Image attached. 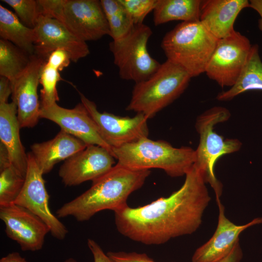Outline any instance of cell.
Returning <instances> with one entry per match:
<instances>
[{
  "label": "cell",
  "instance_id": "e0dca14e",
  "mask_svg": "<svg viewBox=\"0 0 262 262\" xmlns=\"http://www.w3.org/2000/svg\"><path fill=\"white\" fill-rule=\"evenodd\" d=\"M219 209L218 224L212 237L195 251L192 262H218L227 256L239 243L240 234L248 228L262 223V217H257L249 223L237 225L227 218L225 208L216 200Z\"/></svg>",
  "mask_w": 262,
  "mask_h": 262
},
{
  "label": "cell",
  "instance_id": "4fadbf2b",
  "mask_svg": "<svg viewBox=\"0 0 262 262\" xmlns=\"http://www.w3.org/2000/svg\"><path fill=\"white\" fill-rule=\"evenodd\" d=\"M0 218L5 224L7 236L18 243L23 251L42 249L46 235L50 232L41 218L15 203L0 206Z\"/></svg>",
  "mask_w": 262,
  "mask_h": 262
},
{
  "label": "cell",
  "instance_id": "2e32d148",
  "mask_svg": "<svg viewBox=\"0 0 262 262\" xmlns=\"http://www.w3.org/2000/svg\"><path fill=\"white\" fill-rule=\"evenodd\" d=\"M40 117L49 120L61 130L84 142L87 146L97 145L105 148L113 156L112 148L100 136L98 128L82 102L72 109H66L57 103L41 107Z\"/></svg>",
  "mask_w": 262,
  "mask_h": 262
},
{
  "label": "cell",
  "instance_id": "3957f363",
  "mask_svg": "<svg viewBox=\"0 0 262 262\" xmlns=\"http://www.w3.org/2000/svg\"><path fill=\"white\" fill-rule=\"evenodd\" d=\"M117 163L130 168L163 170L171 177L185 175L194 164L195 150L189 147H173L164 140L148 137L112 149Z\"/></svg>",
  "mask_w": 262,
  "mask_h": 262
},
{
  "label": "cell",
  "instance_id": "5b68a950",
  "mask_svg": "<svg viewBox=\"0 0 262 262\" xmlns=\"http://www.w3.org/2000/svg\"><path fill=\"white\" fill-rule=\"evenodd\" d=\"M191 79L181 67L166 60L149 78L135 83L126 110L152 118L182 94Z\"/></svg>",
  "mask_w": 262,
  "mask_h": 262
},
{
  "label": "cell",
  "instance_id": "8992f818",
  "mask_svg": "<svg viewBox=\"0 0 262 262\" xmlns=\"http://www.w3.org/2000/svg\"><path fill=\"white\" fill-rule=\"evenodd\" d=\"M230 116L227 108L216 106L199 115L196 122L199 142L195 150L194 165L200 171L206 183H209L214 190L216 200L220 199L223 186L215 175V164L220 157L238 151L242 146L238 139H225L214 130L216 125L227 121Z\"/></svg>",
  "mask_w": 262,
  "mask_h": 262
},
{
  "label": "cell",
  "instance_id": "7402d4cb",
  "mask_svg": "<svg viewBox=\"0 0 262 262\" xmlns=\"http://www.w3.org/2000/svg\"><path fill=\"white\" fill-rule=\"evenodd\" d=\"M0 37L31 55L34 54V29L23 24L17 16L0 5Z\"/></svg>",
  "mask_w": 262,
  "mask_h": 262
},
{
  "label": "cell",
  "instance_id": "6da1fadb",
  "mask_svg": "<svg viewBox=\"0 0 262 262\" xmlns=\"http://www.w3.org/2000/svg\"><path fill=\"white\" fill-rule=\"evenodd\" d=\"M206 183L194 164L180 188L169 196L136 208L127 205L114 212L117 230L125 237L147 245L163 244L192 234L201 225L211 201Z\"/></svg>",
  "mask_w": 262,
  "mask_h": 262
},
{
  "label": "cell",
  "instance_id": "5bb4252c",
  "mask_svg": "<svg viewBox=\"0 0 262 262\" xmlns=\"http://www.w3.org/2000/svg\"><path fill=\"white\" fill-rule=\"evenodd\" d=\"M114 157L107 149L88 146L68 159L60 167L59 176L67 186H76L99 178L115 165Z\"/></svg>",
  "mask_w": 262,
  "mask_h": 262
},
{
  "label": "cell",
  "instance_id": "d4e9b609",
  "mask_svg": "<svg viewBox=\"0 0 262 262\" xmlns=\"http://www.w3.org/2000/svg\"><path fill=\"white\" fill-rule=\"evenodd\" d=\"M113 40L125 36L134 24L120 0H101Z\"/></svg>",
  "mask_w": 262,
  "mask_h": 262
},
{
  "label": "cell",
  "instance_id": "836d02e7",
  "mask_svg": "<svg viewBox=\"0 0 262 262\" xmlns=\"http://www.w3.org/2000/svg\"><path fill=\"white\" fill-rule=\"evenodd\" d=\"M243 257V252L238 243L230 253L218 262H240Z\"/></svg>",
  "mask_w": 262,
  "mask_h": 262
},
{
  "label": "cell",
  "instance_id": "44dd1931",
  "mask_svg": "<svg viewBox=\"0 0 262 262\" xmlns=\"http://www.w3.org/2000/svg\"><path fill=\"white\" fill-rule=\"evenodd\" d=\"M250 90H262V62L257 44L252 46L246 64L235 84L228 90L219 93L216 98L229 100Z\"/></svg>",
  "mask_w": 262,
  "mask_h": 262
},
{
  "label": "cell",
  "instance_id": "277c9868",
  "mask_svg": "<svg viewBox=\"0 0 262 262\" xmlns=\"http://www.w3.org/2000/svg\"><path fill=\"white\" fill-rule=\"evenodd\" d=\"M218 40L199 20L181 22L165 34L161 48L192 78L205 72Z\"/></svg>",
  "mask_w": 262,
  "mask_h": 262
},
{
  "label": "cell",
  "instance_id": "f546056e",
  "mask_svg": "<svg viewBox=\"0 0 262 262\" xmlns=\"http://www.w3.org/2000/svg\"><path fill=\"white\" fill-rule=\"evenodd\" d=\"M107 254L113 262H156L145 253L109 251Z\"/></svg>",
  "mask_w": 262,
  "mask_h": 262
},
{
  "label": "cell",
  "instance_id": "f1b7e54d",
  "mask_svg": "<svg viewBox=\"0 0 262 262\" xmlns=\"http://www.w3.org/2000/svg\"><path fill=\"white\" fill-rule=\"evenodd\" d=\"M158 0H120L134 25L143 23L147 15L153 11Z\"/></svg>",
  "mask_w": 262,
  "mask_h": 262
},
{
  "label": "cell",
  "instance_id": "9a60e30c",
  "mask_svg": "<svg viewBox=\"0 0 262 262\" xmlns=\"http://www.w3.org/2000/svg\"><path fill=\"white\" fill-rule=\"evenodd\" d=\"M46 61L35 54L32 55L27 68L12 83V101L17 106V116L21 128L34 127L40 118L37 89Z\"/></svg>",
  "mask_w": 262,
  "mask_h": 262
},
{
  "label": "cell",
  "instance_id": "e575fe53",
  "mask_svg": "<svg viewBox=\"0 0 262 262\" xmlns=\"http://www.w3.org/2000/svg\"><path fill=\"white\" fill-rule=\"evenodd\" d=\"M12 165L8 151L5 146L0 143V170Z\"/></svg>",
  "mask_w": 262,
  "mask_h": 262
},
{
  "label": "cell",
  "instance_id": "8fae6325",
  "mask_svg": "<svg viewBox=\"0 0 262 262\" xmlns=\"http://www.w3.org/2000/svg\"><path fill=\"white\" fill-rule=\"evenodd\" d=\"M28 155V167L23 188L15 201L41 218L49 227L53 237L64 239L68 230L50 211L49 195L47 191L43 174L37 166L33 154Z\"/></svg>",
  "mask_w": 262,
  "mask_h": 262
},
{
  "label": "cell",
  "instance_id": "cb8c5ba5",
  "mask_svg": "<svg viewBox=\"0 0 262 262\" xmlns=\"http://www.w3.org/2000/svg\"><path fill=\"white\" fill-rule=\"evenodd\" d=\"M31 56L11 42L0 39V76L14 82L27 68Z\"/></svg>",
  "mask_w": 262,
  "mask_h": 262
},
{
  "label": "cell",
  "instance_id": "ba28073f",
  "mask_svg": "<svg viewBox=\"0 0 262 262\" xmlns=\"http://www.w3.org/2000/svg\"><path fill=\"white\" fill-rule=\"evenodd\" d=\"M152 34L147 25L136 24L125 36L110 42L114 62L122 79L139 82L149 78L158 69L161 64L153 58L147 50L148 40Z\"/></svg>",
  "mask_w": 262,
  "mask_h": 262
},
{
  "label": "cell",
  "instance_id": "74e56055",
  "mask_svg": "<svg viewBox=\"0 0 262 262\" xmlns=\"http://www.w3.org/2000/svg\"><path fill=\"white\" fill-rule=\"evenodd\" d=\"M64 262H77V261L73 258H69L66 260Z\"/></svg>",
  "mask_w": 262,
  "mask_h": 262
},
{
  "label": "cell",
  "instance_id": "603a6c76",
  "mask_svg": "<svg viewBox=\"0 0 262 262\" xmlns=\"http://www.w3.org/2000/svg\"><path fill=\"white\" fill-rule=\"evenodd\" d=\"M201 0H158L153 11L155 26L173 20H199Z\"/></svg>",
  "mask_w": 262,
  "mask_h": 262
},
{
  "label": "cell",
  "instance_id": "8d00e7d4",
  "mask_svg": "<svg viewBox=\"0 0 262 262\" xmlns=\"http://www.w3.org/2000/svg\"><path fill=\"white\" fill-rule=\"evenodd\" d=\"M249 7L256 11L261 16L259 20V27L262 32V0H251Z\"/></svg>",
  "mask_w": 262,
  "mask_h": 262
},
{
  "label": "cell",
  "instance_id": "1f68e13d",
  "mask_svg": "<svg viewBox=\"0 0 262 262\" xmlns=\"http://www.w3.org/2000/svg\"><path fill=\"white\" fill-rule=\"evenodd\" d=\"M87 246L92 253L94 262H113V261L105 253L100 246L94 240H87Z\"/></svg>",
  "mask_w": 262,
  "mask_h": 262
},
{
  "label": "cell",
  "instance_id": "7a4b0ae2",
  "mask_svg": "<svg viewBox=\"0 0 262 262\" xmlns=\"http://www.w3.org/2000/svg\"><path fill=\"white\" fill-rule=\"evenodd\" d=\"M150 174V170L133 169L117 163L92 181L89 189L58 209L57 216H72L83 222L103 210L118 211L128 205L130 195L143 186Z\"/></svg>",
  "mask_w": 262,
  "mask_h": 262
},
{
  "label": "cell",
  "instance_id": "52a82bcc",
  "mask_svg": "<svg viewBox=\"0 0 262 262\" xmlns=\"http://www.w3.org/2000/svg\"><path fill=\"white\" fill-rule=\"evenodd\" d=\"M42 15L61 22L73 34L86 42L110 32L100 0H39Z\"/></svg>",
  "mask_w": 262,
  "mask_h": 262
},
{
  "label": "cell",
  "instance_id": "4dcf8cb0",
  "mask_svg": "<svg viewBox=\"0 0 262 262\" xmlns=\"http://www.w3.org/2000/svg\"><path fill=\"white\" fill-rule=\"evenodd\" d=\"M71 59L69 54L63 49H57L53 51L49 56L47 63L57 68L60 71L67 67Z\"/></svg>",
  "mask_w": 262,
  "mask_h": 262
},
{
  "label": "cell",
  "instance_id": "484cf974",
  "mask_svg": "<svg viewBox=\"0 0 262 262\" xmlns=\"http://www.w3.org/2000/svg\"><path fill=\"white\" fill-rule=\"evenodd\" d=\"M25 180V177L12 165L0 170V206L15 203Z\"/></svg>",
  "mask_w": 262,
  "mask_h": 262
},
{
  "label": "cell",
  "instance_id": "4316f807",
  "mask_svg": "<svg viewBox=\"0 0 262 262\" xmlns=\"http://www.w3.org/2000/svg\"><path fill=\"white\" fill-rule=\"evenodd\" d=\"M59 71L47 61L44 64L39 80L42 87L40 90V108L50 106L59 100L57 90V83L62 80Z\"/></svg>",
  "mask_w": 262,
  "mask_h": 262
},
{
  "label": "cell",
  "instance_id": "d590c367",
  "mask_svg": "<svg viewBox=\"0 0 262 262\" xmlns=\"http://www.w3.org/2000/svg\"><path fill=\"white\" fill-rule=\"evenodd\" d=\"M0 262H27V261L19 253L13 252L0 259Z\"/></svg>",
  "mask_w": 262,
  "mask_h": 262
},
{
  "label": "cell",
  "instance_id": "d6a6232c",
  "mask_svg": "<svg viewBox=\"0 0 262 262\" xmlns=\"http://www.w3.org/2000/svg\"><path fill=\"white\" fill-rule=\"evenodd\" d=\"M12 93L11 81L7 78L0 76V104L8 102V99Z\"/></svg>",
  "mask_w": 262,
  "mask_h": 262
},
{
  "label": "cell",
  "instance_id": "ffe728a7",
  "mask_svg": "<svg viewBox=\"0 0 262 262\" xmlns=\"http://www.w3.org/2000/svg\"><path fill=\"white\" fill-rule=\"evenodd\" d=\"M20 126L16 103L0 104V140L7 149L11 164L26 177L28 155L20 140Z\"/></svg>",
  "mask_w": 262,
  "mask_h": 262
},
{
  "label": "cell",
  "instance_id": "9c48e42d",
  "mask_svg": "<svg viewBox=\"0 0 262 262\" xmlns=\"http://www.w3.org/2000/svg\"><path fill=\"white\" fill-rule=\"evenodd\" d=\"M252 45L249 39L235 30L218 39L205 73L222 87H232L247 61Z\"/></svg>",
  "mask_w": 262,
  "mask_h": 262
},
{
  "label": "cell",
  "instance_id": "30bf717a",
  "mask_svg": "<svg viewBox=\"0 0 262 262\" xmlns=\"http://www.w3.org/2000/svg\"><path fill=\"white\" fill-rule=\"evenodd\" d=\"M80 95L81 102L94 120L100 136L112 149L148 137V119L143 114L137 113L130 117L101 113L94 102L82 93Z\"/></svg>",
  "mask_w": 262,
  "mask_h": 262
},
{
  "label": "cell",
  "instance_id": "ac0fdd59",
  "mask_svg": "<svg viewBox=\"0 0 262 262\" xmlns=\"http://www.w3.org/2000/svg\"><path fill=\"white\" fill-rule=\"evenodd\" d=\"M249 7L247 0H204L200 5L199 21L218 39L234 31L233 25L239 13Z\"/></svg>",
  "mask_w": 262,
  "mask_h": 262
},
{
  "label": "cell",
  "instance_id": "d6986e66",
  "mask_svg": "<svg viewBox=\"0 0 262 262\" xmlns=\"http://www.w3.org/2000/svg\"><path fill=\"white\" fill-rule=\"evenodd\" d=\"M87 146L80 139L61 130L53 138L34 143L31 148L37 166L44 175L56 164L66 161Z\"/></svg>",
  "mask_w": 262,
  "mask_h": 262
},
{
  "label": "cell",
  "instance_id": "83f0119b",
  "mask_svg": "<svg viewBox=\"0 0 262 262\" xmlns=\"http://www.w3.org/2000/svg\"><path fill=\"white\" fill-rule=\"evenodd\" d=\"M15 11V14L25 26L34 29L42 9L39 0H2Z\"/></svg>",
  "mask_w": 262,
  "mask_h": 262
},
{
  "label": "cell",
  "instance_id": "7c38bea8",
  "mask_svg": "<svg viewBox=\"0 0 262 262\" xmlns=\"http://www.w3.org/2000/svg\"><path fill=\"white\" fill-rule=\"evenodd\" d=\"M34 30V54L46 61L53 51L57 49L66 51L73 62H77L90 53L86 42L75 36L55 18L41 15Z\"/></svg>",
  "mask_w": 262,
  "mask_h": 262
}]
</instances>
